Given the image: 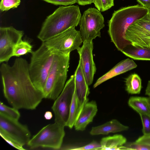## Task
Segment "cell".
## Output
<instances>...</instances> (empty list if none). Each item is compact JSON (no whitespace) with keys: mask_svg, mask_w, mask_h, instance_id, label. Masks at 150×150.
<instances>
[{"mask_svg":"<svg viewBox=\"0 0 150 150\" xmlns=\"http://www.w3.org/2000/svg\"><path fill=\"white\" fill-rule=\"evenodd\" d=\"M29 64L25 59L18 57L12 66L3 62L0 67L4 96L18 110H34L44 98L43 93L35 87L31 79Z\"/></svg>","mask_w":150,"mask_h":150,"instance_id":"cell-1","label":"cell"},{"mask_svg":"<svg viewBox=\"0 0 150 150\" xmlns=\"http://www.w3.org/2000/svg\"><path fill=\"white\" fill-rule=\"evenodd\" d=\"M148 13V9L141 5L128 6L115 11L108 21V32L111 41L120 51L131 43L125 38L128 28L134 21Z\"/></svg>","mask_w":150,"mask_h":150,"instance_id":"cell-2","label":"cell"},{"mask_svg":"<svg viewBox=\"0 0 150 150\" xmlns=\"http://www.w3.org/2000/svg\"><path fill=\"white\" fill-rule=\"evenodd\" d=\"M81 17L78 5L60 6L46 18L37 37L45 42L70 28L76 27Z\"/></svg>","mask_w":150,"mask_h":150,"instance_id":"cell-3","label":"cell"},{"mask_svg":"<svg viewBox=\"0 0 150 150\" xmlns=\"http://www.w3.org/2000/svg\"><path fill=\"white\" fill-rule=\"evenodd\" d=\"M70 54L54 53L53 62L43 92L44 98L55 100L62 91L67 78Z\"/></svg>","mask_w":150,"mask_h":150,"instance_id":"cell-4","label":"cell"},{"mask_svg":"<svg viewBox=\"0 0 150 150\" xmlns=\"http://www.w3.org/2000/svg\"><path fill=\"white\" fill-rule=\"evenodd\" d=\"M31 53L28 67L30 76L35 87L43 92L53 62L54 53L48 49L44 42Z\"/></svg>","mask_w":150,"mask_h":150,"instance_id":"cell-5","label":"cell"},{"mask_svg":"<svg viewBox=\"0 0 150 150\" xmlns=\"http://www.w3.org/2000/svg\"><path fill=\"white\" fill-rule=\"evenodd\" d=\"M65 126L56 122L47 125L34 135L27 145L30 149H59L65 135Z\"/></svg>","mask_w":150,"mask_h":150,"instance_id":"cell-6","label":"cell"},{"mask_svg":"<svg viewBox=\"0 0 150 150\" xmlns=\"http://www.w3.org/2000/svg\"><path fill=\"white\" fill-rule=\"evenodd\" d=\"M52 52L69 53L78 50L83 43L80 31L72 27L44 42Z\"/></svg>","mask_w":150,"mask_h":150,"instance_id":"cell-7","label":"cell"},{"mask_svg":"<svg viewBox=\"0 0 150 150\" xmlns=\"http://www.w3.org/2000/svg\"><path fill=\"white\" fill-rule=\"evenodd\" d=\"M104 18L101 12L94 8L86 10L81 16L79 25L83 42L93 41L100 37V30L105 26Z\"/></svg>","mask_w":150,"mask_h":150,"instance_id":"cell-8","label":"cell"},{"mask_svg":"<svg viewBox=\"0 0 150 150\" xmlns=\"http://www.w3.org/2000/svg\"><path fill=\"white\" fill-rule=\"evenodd\" d=\"M75 89L74 74L66 82L62 91L54 100L52 107L55 115V122L66 126Z\"/></svg>","mask_w":150,"mask_h":150,"instance_id":"cell-9","label":"cell"},{"mask_svg":"<svg viewBox=\"0 0 150 150\" xmlns=\"http://www.w3.org/2000/svg\"><path fill=\"white\" fill-rule=\"evenodd\" d=\"M125 38L134 45L150 47V16L148 13L144 17L134 21L128 28Z\"/></svg>","mask_w":150,"mask_h":150,"instance_id":"cell-10","label":"cell"},{"mask_svg":"<svg viewBox=\"0 0 150 150\" xmlns=\"http://www.w3.org/2000/svg\"><path fill=\"white\" fill-rule=\"evenodd\" d=\"M24 32L12 26L0 28V63L7 62L13 57L16 45L22 40Z\"/></svg>","mask_w":150,"mask_h":150,"instance_id":"cell-11","label":"cell"},{"mask_svg":"<svg viewBox=\"0 0 150 150\" xmlns=\"http://www.w3.org/2000/svg\"><path fill=\"white\" fill-rule=\"evenodd\" d=\"M0 113V131L23 146L30 139L31 133L27 126Z\"/></svg>","mask_w":150,"mask_h":150,"instance_id":"cell-12","label":"cell"},{"mask_svg":"<svg viewBox=\"0 0 150 150\" xmlns=\"http://www.w3.org/2000/svg\"><path fill=\"white\" fill-rule=\"evenodd\" d=\"M93 41H85L83 42L82 46L77 50L80 57L79 62L88 86L92 84L96 70L93 59Z\"/></svg>","mask_w":150,"mask_h":150,"instance_id":"cell-13","label":"cell"},{"mask_svg":"<svg viewBox=\"0 0 150 150\" xmlns=\"http://www.w3.org/2000/svg\"><path fill=\"white\" fill-rule=\"evenodd\" d=\"M137 67V64L132 59L128 58L122 60L108 72L99 78L93 85V87L96 88L106 81L133 69Z\"/></svg>","mask_w":150,"mask_h":150,"instance_id":"cell-14","label":"cell"},{"mask_svg":"<svg viewBox=\"0 0 150 150\" xmlns=\"http://www.w3.org/2000/svg\"><path fill=\"white\" fill-rule=\"evenodd\" d=\"M98 111L95 101L88 102L84 105L74 126L76 130L83 131L87 125L92 122Z\"/></svg>","mask_w":150,"mask_h":150,"instance_id":"cell-15","label":"cell"},{"mask_svg":"<svg viewBox=\"0 0 150 150\" xmlns=\"http://www.w3.org/2000/svg\"><path fill=\"white\" fill-rule=\"evenodd\" d=\"M74 74L76 93L80 102L86 103L88 101V97L90 93L89 88L79 62Z\"/></svg>","mask_w":150,"mask_h":150,"instance_id":"cell-16","label":"cell"},{"mask_svg":"<svg viewBox=\"0 0 150 150\" xmlns=\"http://www.w3.org/2000/svg\"><path fill=\"white\" fill-rule=\"evenodd\" d=\"M128 126L121 123L116 119H112L98 126L93 127L90 132L92 135H106L110 133H116L126 131Z\"/></svg>","mask_w":150,"mask_h":150,"instance_id":"cell-17","label":"cell"},{"mask_svg":"<svg viewBox=\"0 0 150 150\" xmlns=\"http://www.w3.org/2000/svg\"><path fill=\"white\" fill-rule=\"evenodd\" d=\"M121 52L134 60L150 61V46L142 47L131 43L126 46Z\"/></svg>","mask_w":150,"mask_h":150,"instance_id":"cell-18","label":"cell"},{"mask_svg":"<svg viewBox=\"0 0 150 150\" xmlns=\"http://www.w3.org/2000/svg\"><path fill=\"white\" fill-rule=\"evenodd\" d=\"M127 142L126 138L121 134H115L103 138L100 144L101 150H121Z\"/></svg>","mask_w":150,"mask_h":150,"instance_id":"cell-19","label":"cell"},{"mask_svg":"<svg viewBox=\"0 0 150 150\" xmlns=\"http://www.w3.org/2000/svg\"><path fill=\"white\" fill-rule=\"evenodd\" d=\"M86 103H82L80 102L75 89L70 107L69 117L66 126L71 129L74 126Z\"/></svg>","mask_w":150,"mask_h":150,"instance_id":"cell-20","label":"cell"},{"mask_svg":"<svg viewBox=\"0 0 150 150\" xmlns=\"http://www.w3.org/2000/svg\"><path fill=\"white\" fill-rule=\"evenodd\" d=\"M129 105L139 114L150 115V107L148 97H131L128 101Z\"/></svg>","mask_w":150,"mask_h":150,"instance_id":"cell-21","label":"cell"},{"mask_svg":"<svg viewBox=\"0 0 150 150\" xmlns=\"http://www.w3.org/2000/svg\"><path fill=\"white\" fill-rule=\"evenodd\" d=\"M125 90L129 94H139L142 88V80L136 74H131L125 79Z\"/></svg>","mask_w":150,"mask_h":150,"instance_id":"cell-22","label":"cell"},{"mask_svg":"<svg viewBox=\"0 0 150 150\" xmlns=\"http://www.w3.org/2000/svg\"><path fill=\"white\" fill-rule=\"evenodd\" d=\"M33 46L28 41L21 40L15 46L13 52V56L19 57L28 53H31Z\"/></svg>","mask_w":150,"mask_h":150,"instance_id":"cell-23","label":"cell"},{"mask_svg":"<svg viewBox=\"0 0 150 150\" xmlns=\"http://www.w3.org/2000/svg\"><path fill=\"white\" fill-rule=\"evenodd\" d=\"M18 110L8 106L1 101L0 102V113L11 118L18 120L21 115Z\"/></svg>","mask_w":150,"mask_h":150,"instance_id":"cell-24","label":"cell"},{"mask_svg":"<svg viewBox=\"0 0 150 150\" xmlns=\"http://www.w3.org/2000/svg\"><path fill=\"white\" fill-rule=\"evenodd\" d=\"M121 150H150V145L136 142H126L121 148Z\"/></svg>","mask_w":150,"mask_h":150,"instance_id":"cell-25","label":"cell"},{"mask_svg":"<svg viewBox=\"0 0 150 150\" xmlns=\"http://www.w3.org/2000/svg\"><path fill=\"white\" fill-rule=\"evenodd\" d=\"M21 2V0H1L0 11L3 12L17 8L20 4Z\"/></svg>","mask_w":150,"mask_h":150,"instance_id":"cell-26","label":"cell"},{"mask_svg":"<svg viewBox=\"0 0 150 150\" xmlns=\"http://www.w3.org/2000/svg\"><path fill=\"white\" fill-rule=\"evenodd\" d=\"M95 6L99 11H104L114 5V0H93Z\"/></svg>","mask_w":150,"mask_h":150,"instance_id":"cell-27","label":"cell"},{"mask_svg":"<svg viewBox=\"0 0 150 150\" xmlns=\"http://www.w3.org/2000/svg\"><path fill=\"white\" fill-rule=\"evenodd\" d=\"M139 114L142 123L143 135L150 136V115L144 113Z\"/></svg>","mask_w":150,"mask_h":150,"instance_id":"cell-28","label":"cell"},{"mask_svg":"<svg viewBox=\"0 0 150 150\" xmlns=\"http://www.w3.org/2000/svg\"><path fill=\"white\" fill-rule=\"evenodd\" d=\"M0 135L6 141L13 147L20 150H25L23 146L1 131H0Z\"/></svg>","mask_w":150,"mask_h":150,"instance_id":"cell-29","label":"cell"},{"mask_svg":"<svg viewBox=\"0 0 150 150\" xmlns=\"http://www.w3.org/2000/svg\"><path fill=\"white\" fill-rule=\"evenodd\" d=\"M70 150H101V146L100 143L93 141L89 144L80 147L73 148Z\"/></svg>","mask_w":150,"mask_h":150,"instance_id":"cell-30","label":"cell"},{"mask_svg":"<svg viewBox=\"0 0 150 150\" xmlns=\"http://www.w3.org/2000/svg\"><path fill=\"white\" fill-rule=\"evenodd\" d=\"M56 5L67 6L77 3V0H42Z\"/></svg>","mask_w":150,"mask_h":150,"instance_id":"cell-31","label":"cell"},{"mask_svg":"<svg viewBox=\"0 0 150 150\" xmlns=\"http://www.w3.org/2000/svg\"><path fill=\"white\" fill-rule=\"evenodd\" d=\"M136 142L139 143L150 145V136H143L139 137Z\"/></svg>","mask_w":150,"mask_h":150,"instance_id":"cell-32","label":"cell"},{"mask_svg":"<svg viewBox=\"0 0 150 150\" xmlns=\"http://www.w3.org/2000/svg\"><path fill=\"white\" fill-rule=\"evenodd\" d=\"M143 7L148 9L150 8V0H137Z\"/></svg>","mask_w":150,"mask_h":150,"instance_id":"cell-33","label":"cell"},{"mask_svg":"<svg viewBox=\"0 0 150 150\" xmlns=\"http://www.w3.org/2000/svg\"><path fill=\"white\" fill-rule=\"evenodd\" d=\"M77 3L81 5H85L91 4L93 3V0H77Z\"/></svg>","mask_w":150,"mask_h":150,"instance_id":"cell-34","label":"cell"},{"mask_svg":"<svg viewBox=\"0 0 150 150\" xmlns=\"http://www.w3.org/2000/svg\"><path fill=\"white\" fill-rule=\"evenodd\" d=\"M52 114L51 112L47 111L45 113L44 115L45 118L47 120H50L52 117Z\"/></svg>","mask_w":150,"mask_h":150,"instance_id":"cell-35","label":"cell"},{"mask_svg":"<svg viewBox=\"0 0 150 150\" xmlns=\"http://www.w3.org/2000/svg\"><path fill=\"white\" fill-rule=\"evenodd\" d=\"M145 94L146 95L150 96V80H149L148 82L145 90Z\"/></svg>","mask_w":150,"mask_h":150,"instance_id":"cell-36","label":"cell"},{"mask_svg":"<svg viewBox=\"0 0 150 150\" xmlns=\"http://www.w3.org/2000/svg\"><path fill=\"white\" fill-rule=\"evenodd\" d=\"M148 99H149V103L150 107V96H149V97H148Z\"/></svg>","mask_w":150,"mask_h":150,"instance_id":"cell-37","label":"cell"},{"mask_svg":"<svg viewBox=\"0 0 150 150\" xmlns=\"http://www.w3.org/2000/svg\"><path fill=\"white\" fill-rule=\"evenodd\" d=\"M148 13L149 14V15L150 16V8H148Z\"/></svg>","mask_w":150,"mask_h":150,"instance_id":"cell-38","label":"cell"},{"mask_svg":"<svg viewBox=\"0 0 150 150\" xmlns=\"http://www.w3.org/2000/svg\"></svg>","mask_w":150,"mask_h":150,"instance_id":"cell-39","label":"cell"}]
</instances>
